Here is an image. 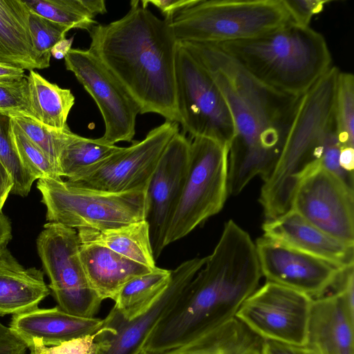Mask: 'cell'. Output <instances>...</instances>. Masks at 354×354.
Wrapping results in <instances>:
<instances>
[{"mask_svg":"<svg viewBox=\"0 0 354 354\" xmlns=\"http://www.w3.org/2000/svg\"><path fill=\"white\" fill-rule=\"evenodd\" d=\"M0 113L33 118L29 102L28 75L19 80L0 82Z\"/></svg>","mask_w":354,"mask_h":354,"instance_id":"e575fe53","label":"cell"},{"mask_svg":"<svg viewBox=\"0 0 354 354\" xmlns=\"http://www.w3.org/2000/svg\"><path fill=\"white\" fill-rule=\"evenodd\" d=\"M291 209L330 236L354 245V189L322 165L300 181Z\"/></svg>","mask_w":354,"mask_h":354,"instance_id":"5bb4252c","label":"cell"},{"mask_svg":"<svg viewBox=\"0 0 354 354\" xmlns=\"http://www.w3.org/2000/svg\"><path fill=\"white\" fill-rule=\"evenodd\" d=\"M28 83L33 118L57 130L69 128L67 118L75 104L71 91L48 82L35 71H29Z\"/></svg>","mask_w":354,"mask_h":354,"instance_id":"484cf974","label":"cell"},{"mask_svg":"<svg viewBox=\"0 0 354 354\" xmlns=\"http://www.w3.org/2000/svg\"><path fill=\"white\" fill-rule=\"evenodd\" d=\"M283 0H198L170 21L178 42L222 44L290 22Z\"/></svg>","mask_w":354,"mask_h":354,"instance_id":"8992f818","label":"cell"},{"mask_svg":"<svg viewBox=\"0 0 354 354\" xmlns=\"http://www.w3.org/2000/svg\"><path fill=\"white\" fill-rule=\"evenodd\" d=\"M215 44L255 80L292 96L305 93L332 66L324 37L292 21L256 37Z\"/></svg>","mask_w":354,"mask_h":354,"instance_id":"5b68a950","label":"cell"},{"mask_svg":"<svg viewBox=\"0 0 354 354\" xmlns=\"http://www.w3.org/2000/svg\"><path fill=\"white\" fill-rule=\"evenodd\" d=\"M23 0H0V62L23 70L49 67L36 53Z\"/></svg>","mask_w":354,"mask_h":354,"instance_id":"7402d4cb","label":"cell"},{"mask_svg":"<svg viewBox=\"0 0 354 354\" xmlns=\"http://www.w3.org/2000/svg\"><path fill=\"white\" fill-rule=\"evenodd\" d=\"M122 147L102 137L88 138L75 134L62 150L58 160L62 177L74 181L97 167Z\"/></svg>","mask_w":354,"mask_h":354,"instance_id":"83f0119b","label":"cell"},{"mask_svg":"<svg viewBox=\"0 0 354 354\" xmlns=\"http://www.w3.org/2000/svg\"><path fill=\"white\" fill-rule=\"evenodd\" d=\"M28 26L36 53L43 62L50 66L51 49L59 41L66 39V32L70 30L30 10Z\"/></svg>","mask_w":354,"mask_h":354,"instance_id":"836d02e7","label":"cell"},{"mask_svg":"<svg viewBox=\"0 0 354 354\" xmlns=\"http://www.w3.org/2000/svg\"><path fill=\"white\" fill-rule=\"evenodd\" d=\"M266 339L236 317L164 354H263Z\"/></svg>","mask_w":354,"mask_h":354,"instance_id":"603a6c76","label":"cell"},{"mask_svg":"<svg viewBox=\"0 0 354 354\" xmlns=\"http://www.w3.org/2000/svg\"><path fill=\"white\" fill-rule=\"evenodd\" d=\"M77 232L81 243L102 245L149 268L156 267L145 220L104 231L82 228Z\"/></svg>","mask_w":354,"mask_h":354,"instance_id":"d4e9b609","label":"cell"},{"mask_svg":"<svg viewBox=\"0 0 354 354\" xmlns=\"http://www.w3.org/2000/svg\"><path fill=\"white\" fill-rule=\"evenodd\" d=\"M262 277L256 245L234 221L176 305L155 327L143 351L164 354L192 342L236 317Z\"/></svg>","mask_w":354,"mask_h":354,"instance_id":"7a4b0ae2","label":"cell"},{"mask_svg":"<svg viewBox=\"0 0 354 354\" xmlns=\"http://www.w3.org/2000/svg\"><path fill=\"white\" fill-rule=\"evenodd\" d=\"M24 2L30 11L69 30L77 28L89 32L97 24L84 7L82 0H25Z\"/></svg>","mask_w":354,"mask_h":354,"instance_id":"f1b7e54d","label":"cell"},{"mask_svg":"<svg viewBox=\"0 0 354 354\" xmlns=\"http://www.w3.org/2000/svg\"><path fill=\"white\" fill-rule=\"evenodd\" d=\"M263 237L328 261L340 268L354 266V245L317 228L293 209L262 225Z\"/></svg>","mask_w":354,"mask_h":354,"instance_id":"d6986e66","label":"cell"},{"mask_svg":"<svg viewBox=\"0 0 354 354\" xmlns=\"http://www.w3.org/2000/svg\"><path fill=\"white\" fill-rule=\"evenodd\" d=\"M179 124L165 120L140 141H133L81 178L75 185L108 192L146 190L157 165Z\"/></svg>","mask_w":354,"mask_h":354,"instance_id":"8fae6325","label":"cell"},{"mask_svg":"<svg viewBox=\"0 0 354 354\" xmlns=\"http://www.w3.org/2000/svg\"><path fill=\"white\" fill-rule=\"evenodd\" d=\"M176 108L183 133L229 146L234 127L221 91L203 65L179 42L176 57Z\"/></svg>","mask_w":354,"mask_h":354,"instance_id":"9c48e42d","label":"cell"},{"mask_svg":"<svg viewBox=\"0 0 354 354\" xmlns=\"http://www.w3.org/2000/svg\"><path fill=\"white\" fill-rule=\"evenodd\" d=\"M50 293L41 270L0 268V316L37 309Z\"/></svg>","mask_w":354,"mask_h":354,"instance_id":"cb8c5ba5","label":"cell"},{"mask_svg":"<svg viewBox=\"0 0 354 354\" xmlns=\"http://www.w3.org/2000/svg\"><path fill=\"white\" fill-rule=\"evenodd\" d=\"M37 188L46 220L68 227L104 231L145 218V190L108 192L50 178L39 179Z\"/></svg>","mask_w":354,"mask_h":354,"instance_id":"52a82bcc","label":"cell"},{"mask_svg":"<svg viewBox=\"0 0 354 354\" xmlns=\"http://www.w3.org/2000/svg\"><path fill=\"white\" fill-rule=\"evenodd\" d=\"M77 230L48 222L37 248L57 306L75 316L93 317L103 300L92 288L82 264Z\"/></svg>","mask_w":354,"mask_h":354,"instance_id":"30bf717a","label":"cell"},{"mask_svg":"<svg viewBox=\"0 0 354 354\" xmlns=\"http://www.w3.org/2000/svg\"><path fill=\"white\" fill-rule=\"evenodd\" d=\"M334 116L340 149L354 147V76L351 73L338 74Z\"/></svg>","mask_w":354,"mask_h":354,"instance_id":"f546056e","label":"cell"},{"mask_svg":"<svg viewBox=\"0 0 354 354\" xmlns=\"http://www.w3.org/2000/svg\"><path fill=\"white\" fill-rule=\"evenodd\" d=\"M12 116L0 113V160L10 173L14 185L11 193L28 196L36 180L24 167L12 138Z\"/></svg>","mask_w":354,"mask_h":354,"instance_id":"d6a6232c","label":"cell"},{"mask_svg":"<svg viewBox=\"0 0 354 354\" xmlns=\"http://www.w3.org/2000/svg\"><path fill=\"white\" fill-rule=\"evenodd\" d=\"M263 354H316L306 346H298L266 340L263 347Z\"/></svg>","mask_w":354,"mask_h":354,"instance_id":"ab89813d","label":"cell"},{"mask_svg":"<svg viewBox=\"0 0 354 354\" xmlns=\"http://www.w3.org/2000/svg\"><path fill=\"white\" fill-rule=\"evenodd\" d=\"M171 270L154 268L131 280L118 294L113 308L122 318L131 320L148 310L167 289Z\"/></svg>","mask_w":354,"mask_h":354,"instance_id":"4316f807","label":"cell"},{"mask_svg":"<svg viewBox=\"0 0 354 354\" xmlns=\"http://www.w3.org/2000/svg\"><path fill=\"white\" fill-rule=\"evenodd\" d=\"M13 185L14 182L10 173L0 160V213H2V209L9 194L12 192Z\"/></svg>","mask_w":354,"mask_h":354,"instance_id":"60d3db41","label":"cell"},{"mask_svg":"<svg viewBox=\"0 0 354 354\" xmlns=\"http://www.w3.org/2000/svg\"><path fill=\"white\" fill-rule=\"evenodd\" d=\"M26 344L0 322V354H26Z\"/></svg>","mask_w":354,"mask_h":354,"instance_id":"74e56055","label":"cell"},{"mask_svg":"<svg viewBox=\"0 0 354 354\" xmlns=\"http://www.w3.org/2000/svg\"><path fill=\"white\" fill-rule=\"evenodd\" d=\"M10 115L25 134L41 149L59 168V154L75 133L72 132L70 128L64 130L50 128L28 115L23 114H10Z\"/></svg>","mask_w":354,"mask_h":354,"instance_id":"1f68e13d","label":"cell"},{"mask_svg":"<svg viewBox=\"0 0 354 354\" xmlns=\"http://www.w3.org/2000/svg\"><path fill=\"white\" fill-rule=\"evenodd\" d=\"M30 354H40V353H36L33 351H30Z\"/></svg>","mask_w":354,"mask_h":354,"instance_id":"7dc6e473","label":"cell"},{"mask_svg":"<svg viewBox=\"0 0 354 354\" xmlns=\"http://www.w3.org/2000/svg\"><path fill=\"white\" fill-rule=\"evenodd\" d=\"M103 319L70 315L57 306L12 315L10 328L26 345L53 346L84 335L94 334Z\"/></svg>","mask_w":354,"mask_h":354,"instance_id":"ffe728a7","label":"cell"},{"mask_svg":"<svg viewBox=\"0 0 354 354\" xmlns=\"http://www.w3.org/2000/svg\"><path fill=\"white\" fill-rule=\"evenodd\" d=\"M292 23L310 26L313 17L321 12L330 0H283Z\"/></svg>","mask_w":354,"mask_h":354,"instance_id":"8d00e7d4","label":"cell"},{"mask_svg":"<svg viewBox=\"0 0 354 354\" xmlns=\"http://www.w3.org/2000/svg\"><path fill=\"white\" fill-rule=\"evenodd\" d=\"M82 3L88 14L93 18L99 14H104L107 12L104 0H82Z\"/></svg>","mask_w":354,"mask_h":354,"instance_id":"f6af8a7d","label":"cell"},{"mask_svg":"<svg viewBox=\"0 0 354 354\" xmlns=\"http://www.w3.org/2000/svg\"><path fill=\"white\" fill-rule=\"evenodd\" d=\"M312 298L266 281L241 304L236 317L266 340L305 346Z\"/></svg>","mask_w":354,"mask_h":354,"instance_id":"7c38bea8","label":"cell"},{"mask_svg":"<svg viewBox=\"0 0 354 354\" xmlns=\"http://www.w3.org/2000/svg\"><path fill=\"white\" fill-rule=\"evenodd\" d=\"M64 63L96 103L105 126L102 138L113 145L132 142L140 111L118 80L89 49L71 48Z\"/></svg>","mask_w":354,"mask_h":354,"instance_id":"4fadbf2b","label":"cell"},{"mask_svg":"<svg viewBox=\"0 0 354 354\" xmlns=\"http://www.w3.org/2000/svg\"><path fill=\"white\" fill-rule=\"evenodd\" d=\"M80 254L88 281L102 300L114 301L125 284L153 269L96 244L81 243Z\"/></svg>","mask_w":354,"mask_h":354,"instance_id":"44dd1931","label":"cell"},{"mask_svg":"<svg viewBox=\"0 0 354 354\" xmlns=\"http://www.w3.org/2000/svg\"><path fill=\"white\" fill-rule=\"evenodd\" d=\"M73 38L64 39L56 44L50 50V54L55 58L59 59L64 58L72 48Z\"/></svg>","mask_w":354,"mask_h":354,"instance_id":"bcb514c9","label":"cell"},{"mask_svg":"<svg viewBox=\"0 0 354 354\" xmlns=\"http://www.w3.org/2000/svg\"><path fill=\"white\" fill-rule=\"evenodd\" d=\"M305 346L316 354H354V303L345 294L312 299Z\"/></svg>","mask_w":354,"mask_h":354,"instance_id":"ac0fdd59","label":"cell"},{"mask_svg":"<svg viewBox=\"0 0 354 354\" xmlns=\"http://www.w3.org/2000/svg\"><path fill=\"white\" fill-rule=\"evenodd\" d=\"M189 164V139L178 132L169 142L146 188L145 221L153 257L165 248L166 233L180 199Z\"/></svg>","mask_w":354,"mask_h":354,"instance_id":"2e32d148","label":"cell"},{"mask_svg":"<svg viewBox=\"0 0 354 354\" xmlns=\"http://www.w3.org/2000/svg\"><path fill=\"white\" fill-rule=\"evenodd\" d=\"M198 0H142L140 1L142 8H147L149 4H151L158 8L165 19H172L179 11L186 8Z\"/></svg>","mask_w":354,"mask_h":354,"instance_id":"f35d334b","label":"cell"},{"mask_svg":"<svg viewBox=\"0 0 354 354\" xmlns=\"http://www.w3.org/2000/svg\"><path fill=\"white\" fill-rule=\"evenodd\" d=\"M339 163L344 171L353 174L354 147H344L340 149Z\"/></svg>","mask_w":354,"mask_h":354,"instance_id":"7bdbcfd3","label":"cell"},{"mask_svg":"<svg viewBox=\"0 0 354 354\" xmlns=\"http://www.w3.org/2000/svg\"><path fill=\"white\" fill-rule=\"evenodd\" d=\"M26 76L24 70L0 62V82L19 80Z\"/></svg>","mask_w":354,"mask_h":354,"instance_id":"b9f144b4","label":"cell"},{"mask_svg":"<svg viewBox=\"0 0 354 354\" xmlns=\"http://www.w3.org/2000/svg\"><path fill=\"white\" fill-rule=\"evenodd\" d=\"M207 260L196 257L171 270L167 289L145 313L127 321L113 307L103 319L95 340L98 354H143L145 344L155 327L172 310L187 284Z\"/></svg>","mask_w":354,"mask_h":354,"instance_id":"9a60e30c","label":"cell"},{"mask_svg":"<svg viewBox=\"0 0 354 354\" xmlns=\"http://www.w3.org/2000/svg\"><path fill=\"white\" fill-rule=\"evenodd\" d=\"M339 73L333 66L300 97L281 153L261 189L259 203L266 220L292 209L300 181L321 165L330 147L339 145L334 116Z\"/></svg>","mask_w":354,"mask_h":354,"instance_id":"277c9868","label":"cell"},{"mask_svg":"<svg viewBox=\"0 0 354 354\" xmlns=\"http://www.w3.org/2000/svg\"><path fill=\"white\" fill-rule=\"evenodd\" d=\"M138 0L122 18L89 31L88 48L118 80L138 106L178 123L176 57L178 42L170 21Z\"/></svg>","mask_w":354,"mask_h":354,"instance_id":"3957f363","label":"cell"},{"mask_svg":"<svg viewBox=\"0 0 354 354\" xmlns=\"http://www.w3.org/2000/svg\"><path fill=\"white\" fill-rule=\"evenodd\" d=\"M12 239V226L9 218L0 213V250L7 248Z\"/></svg>","mask_w":354,"mask_h":354,"instance_id":"ee69618b","label":"cell"},{"mask_svg":"<svg viewBox=\"0 0 354 354\" xmlns=\"http://www.w3.org/2000/svg\"><path fill=\"white\" fill-rule=\"evenodd\" d=\"M97 333L70 339L53 346H35L29 351L40 354H98Z\"/></svg>","mask_w":354,"mask_h":354,"instance_id":"d590c367","label":"cell"},{"mask_svg":"<svg viewBox=\"0 0 354 354\" xmlns=\"http://www.w3.org/2000/svg\"><path fill=\"white\" fill-rule=\"evenodd\" d=\"M12 138L19 157L26 170L36 179L61 180L57 166L48 156L34 143L12 118Z\"/></svg>","mask_w":354,"mask_h":354,"instance_id":"4dcf8cb0","label":"cell"},{"mask_svg":"<svg viewBox=\"0 0 354 354\" xmlns=\"http://www.w3.org/2000/svg\"><path fill=\"white\" fill-rule=\"evenodd\" d=\"M180 44L206 69L229 106L234 134L228 150L227 192L237 195L255 176L265 181L272 172L301 96L259 83L215 44Z\"/></svg>","mask_w":354,"mask_h":354,"instance_id":"6da1fadb","label":"cell"},{"mask_svg":"<svg viewBox=\"0 0 354 354\" xmlns=\"http://www.w3.org/2000/svg\"><path fill=\"white\" fill-rule=\"evenodd\" d=\"M255 245L261 272L266 281L299 291L312 299L324 295L343 269L263 236L257 239Z\"/></svg>","mask_w":354,"mask_h":354,"instance_id":"e0dca14e","label":"cell"},{"mask_svg":"<svg viewBox=\"0 0 354 354\" xmlns=\"http://www.w3.org/2000/svg\"><path fill=\"white\" fill-rule=\"evenodd\" d=\"M228 150L229 146L211 138L189 139L188 173L166 233L165 247L222 209L228 196Z\"/></svg>","mask_w":354,"mask_h":354,"instance_id":"ba28073f","label":"cell"}]
</instances>
